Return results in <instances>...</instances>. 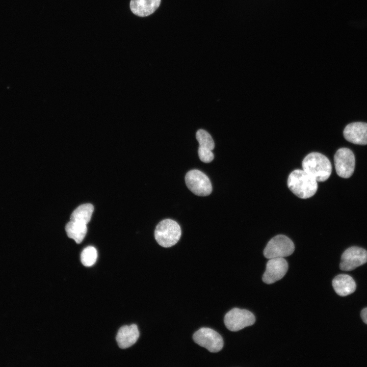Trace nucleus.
I'll return each instance as SVG.
<instances>
[{"instance_id":"1","label":"nucleus","mask_w":367,"mask_h":367,"mask_svg":"<svg viewBox=\"0 0 367 367\" xmlns=\"http://www.w3.org/2000/svg\"><path fill=\"white\" fill-rule=\"evenodd\" d=\"M287 184L292 193L302 199L312 197L318 190V181L303 169L293 171L288 177Z\"/></svg>"},{"instance_id":"2","label":"nucleus","mask_w":367,"mask_h":367,"mask_svg":"<svg viewBox=\"0 0 367 367\" xmlns=\"http://www.w3.org/2000/svg\"><path fill=\"white\" fill-rule=\"evenodd\" d=\"M302 167L304 171L319 182L328 179L332 171L329 159L318 152H311L306 155L302 161Z\"/></svg>"},{"instance_id":"3","label":"nucleus","mask_w":367,"mask_h":367,"mask_svg":"<svg viewBox=\"0 0 367 367\" xmlns=\"http://www.w3.org/2000/svg\"><path fill=\"white\" fill-rule=\"evenodd\" d=\"M181 234L179 225L175 221L167 219L161 221L156 226L154 237L158 243L165 248L175 245Z\"/></svg>"},{"instance_id":"4","label":"nucleus","mask_w":367,"mask_h":367,"mask_svg":"<svg viewBox=\"0 0 367 367\" xmlns=\"http://www.w3.org/2000/svg\"><path fill=\"white\" fill-rule=\"evenodd\" d=\"M293 241L287 237L278 234L272 238L267 243L264 250L267 258L284 257L290 256L294 251Z\"/></svg>"},{"instance_id":"5","label":"nucleus","mask_w":367,"mask_h":367,"mask_svg":"<svg viewBox=\"0 0 367 367\" xmlns=\"http://www.w3.org/2000/svg\"><path fill=\"white\" fill-rule=\"evenodd\" d=\"M185 182L188 189L197 196H208L212 192L209 178L199 170L193 169L188 172L185 176Z\"/></svg>"},{"instance_id":"6","label":"nucleus","mask_w":367,"mask_h":367,"mask_svg":"<svg viewBox=\"0 0 367 367\" xmlns=\"http://www.w3.org/2000/svg\"><path fill=\"white\" fill-rule=\"evenodd\" d=\"M224 321L228 330L238 331L253 325L255 321V318L248 310L234 308L225 314Z\"/></svg>"},{"instance_id":"7","label":"nucleus","mask_w":367,"mask_h":367,"mask_svg":"<svg viewBox=\"0 0 367 367\" xmlns=\"http://www.w3.org/2000/svg\"><path fill=\"white\" fill-rule=\"evenodd\" d=\"M193 338L196 344L211 352H218L223 347V340L221 335L209 328H201L194 333Z\"/></svg>"},{"instance_id":"8","label":"nucleus","mask_w":367,"mask_h":367,"mask_svg":"<svg viewBox=\"0 0 367 367\" xmlns=\"http://www.w3.org/2000/svg\"><path fill=\"white\" fill-rule=\"evenodd\" d=\"M334 163L337 174L348 178L353 174L355 165L353 152L349 148H340L334 155Z\"/></svg>"},{"instance_id":"9","label":"nucleus","mask_w":367,"mask_h":367,"mask_svg":"<svg viewBox=\"0 0 367 367\" xmlns=\"http://www.w3.org/2000/svg\"><path fill=\"white\" fill-rule=\"evenodd\" d=\"M367 262V251L363 248L352 246L343 253L340 269L345 271H352Z\"/></svg>"},{"instance_id":"10","label":"nucleus","mask_w":367,"mask_h":367,"mask_svg":"<svg viewBox=\"0 0 367 367\" xmlns=\"http://www.w3.org/2000/svg\"><path fill=\"white\" fill-rule=\"evenodd\" d=\"M287 270L288 263L283 257L270 258L267 263L263 280L267 284L273 283L281 279Z\"/></svg>"},{"instance_id":"11","label":"nucleus","mask_w":367,"mask_h":367,"mask_svg":"<svg viewBox=\"0 0 367 367\" xmlns=\"http://www.w3.org/2000/svg\"><path fill=\"white\" fill-rule=\"evenodd\" d=\"M346 140L355 144H367V123L356 122L348 124L343 132Z\"/></svg>"},{"instance_id":"12","label":"nucleus","mask_w":367,"mask_h":367,"mask_svg":"<svg viewBox=\"0 0 367 367\" xmlns=\"http://www.w3.org/2000/svg\"><path fill=\"white\" fill-rule=\"evenodd\" d=\"M139 337V331L137 325L122 326L116 335V341L121 349L127 348L136 343Z\"/></svg>"},{"instance_id":"13","label":"nucleus","mask_w":367,"mask_h":367,"mask_svg":"<svg viewBox=\"0 0 367 367\" xmlns=\"http://www.w3.org/2000/svg\"><path fill=\"white\" fill-rule=\"evenodd\" d=\"M335 292L340 296H346L355 292L356 283L353 278L348 274H339L332 280Z\"/></svg>"},{"instance_id":"14","label":"nucleus","mask_w":367,"mask_h":367,"mask_svg":"<svg viewBox=\"0 0 367 367\" xmlns=\"http://www.w3.org/2000/svg\"><path fill=\"white\" fill-rule=\"evenodd\" d=\"M160 3L161 0H131L130 8L136 15L145 17L153 13Z\"/></svg>"},{"instance_id":"15","label":"nucleus","mask_w":367,"mask_h":367,"mask_svg":"<svg viewBox=\"0 0 367 367\" xmlns=\"http://www.w3.org/2000/svg\"><path fill=\"white\" fill-rule=\"evenodd\" d=\"M65 230L69 238L73 239L76 243L80 244L86 234L87 225L70 221L66 225Z\"/></svg>"},{"instance_id":"16","label":"nucleus","mask_w":367,"mask_h":367,"mask_svg":"<svg viewBox=\"0 0 367 367\" xmlns=\"http://www.w3.org/2000/svg\"><path fill=\"white\" fill-rule=\"evenodd\" d=\"M94 210L90 203L78 206L71 214L70 221L86 224L90 221Z\"/></svg>"},{"instance_id":"17","label":"nucleus","mask_w":367,"mask_h":367,"mask_svg":"<svg viewBox=\"0 0 367 367\" xmlns=\"http://www.w3.org/2000/svg\"><path fill=\"white\" fill-rule=\"evenodd\" d=\"M97 258V252L93 246H88L85 248L82 252L81 260L82 263L86 267L93 265Z\"/></svg>"},{"instance_id":"18","label":"nucleus","mask_w":367,"mask_h":367,"mask_svg":"<svg viewBox=\"0 0 367 367\" xmlns=\"http://www.w3.org/2000/svg\"><path fill=\"white\" fill-rule=\"evenodd\" d=\"M196 137L199 146L208 148L212 150L215 147V143L211 136L204 129H199L196 134Z\"/></svg>"},{"instance_id":"19","label":"nucleus","mask_w":367,"mask_h":367,"mask_svg":"<svg viewBox=\"0 0 367 367\" xmlns=\"http://www.w3.org/2000/svg\"><path fill=\"white\" fill-rule=\"evenodd\" d=\"M212 151L208 148L199 146L198 153L200 160L205 163L212 162L214 158V154Z\"/></svg>"},{"instance_id":"20","label":"nucleus","mask_w":367,"mask_h":367,"mask_svg":"<svg viewBox=\"0 0 367 367\" xmlns=\"http://www.w3.org/2000/svg\"><path fill=\"white\" fill-rule=\"evenodd\" d=\"M360 316L362 321L367 324V307L361 310Z\"/></svg>"}]
</instances>
